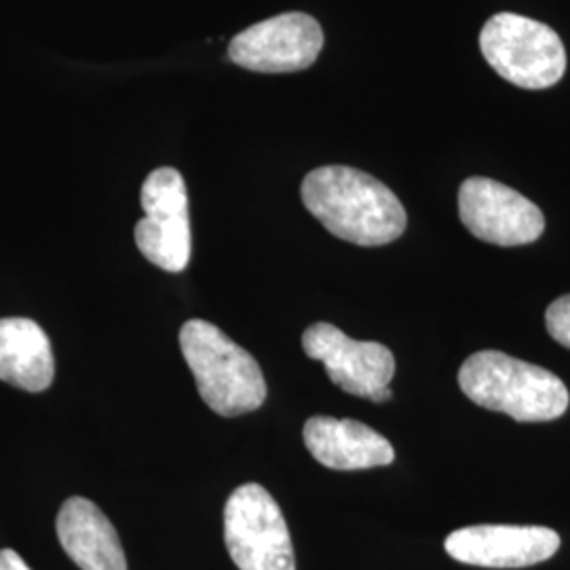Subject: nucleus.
<instances>
[{
    "label": "nucleus",
    "mask_w": 570,
    "mask_h": 570,
    "mask_svg": "<svg viewBox=\"0 0 570 570\" xmlns=\"http://www.w3.org/2000/svg\"><path fill=\"white\" fill-rule=\"evenodd\" d=\"M560 550V534L546 527L480 524L454 530L446 539L450 558L484 569H527Z\"/></svg>",
    "instance_id": "10"
},
{
    "label": "nucleus",
    "mask_w": 570,
    "mask_h": 570,
    "mask_svg": "<svg viewBox=\"0 0 570 570\" xmlns=\"http://www.w3.org/2000/svg\"><path fill=\"white\" fill-rule=\"evenodd\" d=\"M303 438L313 459L336 471L385 468L395 461L387 438L360 421L313 416L305 423Z\"/></svg>",
    "instance_id": "11"
},
{
    "label": "nucleus",
    "mask_w": 570,
    "mask_h": 570,
    "mask_svg": "<svg viewBox=\"0 0 570 570\" xmlns=\"http://www.w3.org/2000/svg\"><path fill=\"white\" fill-rule=\"evenodd\" d=\"M306 355L326 366L327 376L336 387L357 397H372L389 387L395 374L391 348L372 341H353L343 330L320 322L303 334Z\"/></svg>",
    "instance_id": "9"
},
{
    "label": "nucleus",
    "mask_w": 570,
    "mask_h": 570,
    "mask_svg": "<svg viewBox=\"0 0 570 570\" xmlns=\"http://www.w3.org/2000/svg\"><path fill=\"white\" fill-rule=\"evenodd\" d=\"M301 197L327 230L348 244L387 245L404 235L406 209L395 193L366 171L326 165L306 174Z\"/></svg>",
    "instance_id": "1"
},
{
    "label": "nucleus",
    "mask_w": 570,
    "mask_h": 570,
    "mask_svg": "<svg viewBox=\"0 0 570 570\" xmlns=\"http://www.w3.org/2000/svg\"><path fill=\"white\" fill-rule=\"evenodd\" d=\"M393 397V391L391 389L385 387L381 389V391H376L372 397H370V402H374V404H385Z\"/></svg>",
    "instance_id": "16"
},
{
    "label": "nucleus",
    "mask_w": 570,
    "mask_h": 570,
    "mask_svg": "<svg viewBox=\"0 0 570 570\" xmlns=\"http://www.w3.org/2000/svg\"><path fill=\"white\" fill-rule=\"evenodd\" d=\"M459 387L478 406L503 412L518 423H546L569 407V389L546 367L501 351H478L459 370Z\"/></svg>",
    "instance_id": "2"
},
{
    "label": "nucleus",
    "mask_w": 570,
    "mask_h": 570,
    "mask_svg": "<svg viewBox=\"0 0 570 570\" xmlns=\"http://www.w3.org/2000/svg\"><path fill=\"white\" fill-rule=\"evenodd\" d=\"M144 218L136 225V245L144 258L167 273H183L193 256L188 190L174 167L150 171L142 184Z\"/></svg>",
    "instance_id": "6"
},
{
    "label": "nucleus",
    "mask_w": 570,
    "mask_h": 570,
    "mask_svg": "<svg viewBox=\"0 0 570 570\" xmlns=\"http://www.w3.org/2000/svg\"><path fill=\"white\" fill-rule=\"evenodd\" d=\"M61 548L81 570H127L121 539L102 510L82 497H70L58 513Z\"/></svg>",
    "instance_id": "12"
},
{
    "label": "nucleus",
    "mask_w": 570,
    "mask_h": 570,
    "mask_svg": "<svg viewBox=\"0 0 570 570\" xmlns=\"http://www.w3.org/2000/svg\"><path fill=\"white\" fill-rule=\"evenodd\" d=\"M548 332L556 343L570 348V294L560 296L548 306L546 313Z\"/></svg>",
    "instance_id": "14"
},
{
    "label": "nucleus",
    "mask_w": 570,
    "mask_h": 570,
    "mask_svg": "<svg viewBox=\"0 0 570 570\" xmlns=\"http://www.w3.org/2000/svg\"><path fill=\"white\" fill-rule=\"evenodd\" d=\"M322 47L320 21L292 11L245 28L228 45V58L252 72H298L313 66Z\"/></svg>",
    "instance_id": "7"
},
{
    "label": "nucleus",
    "mask_w": 570,
    "mask_h": 570,
    "mask_svg": "<svg viewBox=\"0 0 570 570\" xmlns=\"http://www.w3.org/2000/svg\"><path fill=\"white\" fill-rule=\"evenodd\" d=\"M0 570H32L18 551L0 550Z\"/></svg>",
    "instance_id": "15"
},
{
    "label": "nucleus",
    "mask_w": 570,
    "mask_h": 570,
    "mask_svg": "<svg viewBox=\"0 0 570 570\" xmlns=\"http://www.w3.org/2000/svg\"><path fill=\"white\" fill-rule=\"evenodd\" d=\"M459 216L469 233L487 244L527 245L546 230L543 212L505 184L469 178L459 188Z\"/></svg>",
    "instance_id": "8"
},
{
    "label": "nucleus",
    "mask_w": 570,
    "mask_h": 570,
    "mask_svg": "<svg viewBox=\"0 0 570 570\" xmlns=\"http://www.w3.org/2000/svg\"><path fill=\"white\" fill-rule=\"evenodd\" d=\"M225 543L239 570H296L284 513L261 484H244L228 497Z\"/></svg>",
    "instance_id": "5"
},
{
    "label": "nucleus",
    "mask_w": 570,
    "mask_h": 570,
    "mask_svg": "<svg viewBox=\"0 0 570 570\" xmlns=\"http://www.w3.org/2000/svg\"><path fill=\"white\" fill-rule=\"evenodd\" d=\"M53 376L56 360L45 330L26 317L0 320V381L41 393L51 387Z\"/></svg>",
    "instance_id": "13"
},
{
    "label": "nucleus",
    "mask_w": 570,
    "mask_h": 570,
    "mask_svg": "<svg viewBox=\"0 0 570 570\" xmlns=\"http://www.w3.org/2000/svg\"><path fill=\"white\" fill-rule=\"evenodd\" d=\"M480 49L497 75L522 89H548L567 70L562 39L550 26L515 13L492 16L480 32Z\"/></svg>",
    "instance_id": "4"
},
{
    "label": "nucleus",
    "mask_w": 570,
    "mask_h": 570,
    "mask_svg": "<svg viewBox=\"0 0 570 570\" xmlns=\"http://www.w3.org/2000/svg\"><path fill=\"white\" fill-rule=\"evenodd\" d=\"M180 348L202 400L216 414L233 419L265 404L266 381L258 362L220 327L204 320L186 322Z\"/></svg>",
    "instance_id": "3"
}]
</instances>
